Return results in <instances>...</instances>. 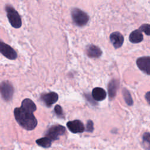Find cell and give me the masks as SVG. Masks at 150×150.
<instances>
[{
  "instance_id": "7",
  "label": "cell",
  "mask_w": 150,
  "mask_h": 150,
  "mask_svg": "<svg viewBox=\"0 0 150 150\" xmlns=\"http://www.w3.org/2000/svg\"><path fill=\"white\" fill-rule=\"evenodd\" d=\"M138 67L147 75L150 74V57L143 56L137 59L136 61Z\"/></svg>"
},
{
  "instance_id": "8",
  "label": "cell",
  "mask_w": 150,
  "mask_h": 150,
  "mask_svg": "<svg viewBox=\"0 0 150 150\" xmlns=\"http://www.w3.org/2000/svg\"><path fill=\"white\" fill-rule=\"evenodd\" d=\"M66 125L69 130L72 133L74 134L81 133L84 132L85 129V127L83 123L79 120L68 121Z\"/></svg>"
},
{
  "instance_id": "6",
  "label": "cell",
  "mask_w": 150,
  "mask_h": 150,
  "mask_svg": "<svg viewBox=\"0 0 150 150\" xmlns=\"http://www.w3.org/2000/svg\"><path fill=\"white\" fill-rule=\"evenodd\" d=\"M0 53L9 60H15L17 57L16 52L9 45L0 39Z\"/></svg>"
},
{
  "instance_id": "20",
  "label": "cell",
  "mask_w": 150,
  "mask_h": 150,
  "mask_svg": "<svg viewBox=\"0 0 150 150\" xmlns=\"http://www.w3.org/2000/svg\"><path fill=\"white\" fill-rule=\"evenodd\" d=\"M86 131L91 132L94 130L93 127V122L91 120H88L86 124Z\"/></svg>"
},
{
  "instance_id": "2",
  "label": "cell",
  "mask_w": 150,
  "mask_h": 150,
  "mask_svg": "<svg viewBox=\"0 0 150 150\" xmlns=\"http://www.w3.org/2000/svg\"><path fill=\"white\" fill-rule=\"evenodd\" d=\"M5 9L11 25L16 29L21 28L22 26V20L17 11L10 5H6Z\"/></svg>"
},
{
  "instance_id": "4",
  "label": "cell",
  "mask_w": 150,
  "mask_h": 150,
  "mask_svg": "<svg viewBox=\"0 0 150 150\" xmlns=\"http://www.w3.org/2000/svg\"><path fill=\"white\" fill-rule=\"evenodd\" d=\"M66 132V128L61 125H54L51 126L46 131L45 137L49 138L52 141L59 139V137Z\"/></svg>"
},
{
  "instance_id": "19",
  "label": "cell",
  "mask_w": 150,
  "mask_h": 150,
  "mask_svg": "<svg viewBox=\"0 0 150 150\" xmlns=\"http://www.w3.org/2000/svg\"><path fill=\"white\" fill-rule=\"evenodd\" d=\"M54 112H55L56 115L57 117H64V114H63V109H62V107L60 105H56L54 107Z\"/></svg>"
},
{
  "instance_id": "14",
  "label": "cell",
  "mask_w": 150,
  "mask_h": 150,
  "mask_svg": "<svg viewBox=\"0 0 150 150\" xmlns=\"http://www.w3.org/2000/svg\"><path fill=\"white\" fill-rule=\"evenodd\" d=\"M144 36L142 32L139 29L133 30L129 36V40L132 43H138L142 41Z\"/></svg>"
},
{
  "instance_id": "3",
  "label": "cell",
  "mask_w": 150,
  "mask_h": 150,
  "mask_svg": "<svg viewBox=\"0 0 150 150\" xmlns=\"http://www.w3.org/2000/svg\"><path fill=\"white\" fill-rule=\"evenodd\" d=\"M71 15L73 22L78 26L86 25L89 21L88 15L77 8H74L71 9Z\"/></svg>"
},
{
  "instance_id": "11",
  "label": "cell",
  "mask_w": 150,
  "mask_h": 150,
  "mask_svg": "<svg viewBox=\"0 0 150 150\" xmlns=\"http://www.w3.org/2000/svg\"><path fill=\"white\" fill-rule=\"evenodd\" d=\"M86 52L87 56L91 58H98L103 54L100 48L93 44L88 45L86 46Z\"/></svg>"
},
{
  "instance_id": "21",
  "label": "cell",
  "mask_w": 150,
  "mask_h": 150,
  "mask_svg": "<svg viewBox=\"0 0 150 150\" xmlns=\"http://www.w3.org/2000/svg\"><path fill=\"white\" fill-rule=\"evenodd\" d=\"M145 99L146 100L148 103L149 104V103H150V93H149V91H148V92L145 94Z\"/></svg>"
},
{
  "instance_id": "10",
  "label": "cell",
  "mask_w": 150,
  "mask_h": 150,
  "mask_svg": "<svg viewBox=\"0 0 150 150\" xmlns=\"http://www.w3.org/2000/svg\"><path fill=\"white\" fill-rule=\"evenodd\" d=\"M110 42L115 49L120 48L124 43V36L119 32H114L110 35Z\"/></svg>"
},
{
  "instance_id": "5",
  "label": "cell",
  "mask_w": 150,
  "mask_h": 150,
  "mask_svg": "<svg viewBox=\"0 0 150 150\" xmlns=\"http://www.w3.org/2000/svg\"><path fill=\"white\" fill-rule=\"evenodd\" d=\"M13 93V87L9 81H4L0 83V94L5 101H11L12 98Z\"/></svg>"
},
{
  "instance_id": "9",
  "label": "cell",
  "mask_w": 150,
  "mask_h": 150,
  "mask_svg": "<svg viewBox=\"0 0 150 150\" xmlns=\"http://www.w3.org/2000/svg\"><path fill=\"white\" fill-rule=\"evenodd\" d=\"M58 94L53 91L43 93L40 96V99L47 107H51L58 100Z\"/></svg>"
},
{
  "instance_id": "18",
  "label": "cell",
  "mask_w": 150,
  "mask_h": 150,
  "mask_svg": "<svg viewBox=\"0 0 150 150\" xmlns=\"http://www.w3.org/2000/svg\"><path fill=\"white\" fill-rule=\"evenodd\" d=\"M142 32H144L147 36L150 35V25L148 23H145L142 24L139 28Z\"/></svg>"
},
{
  "instance_id": "1",
  "label": "cell",
  "mask_w": 150,
  "mask_h": 150,
  "mask_svg": "<svg viewBox=\"0 0 150 150\" xmlns=\"http://www.w3.org/2000/svg\"><path fill=\"white\" fill-rule=\"evenodd\" d=\"M13 113L16 121L24 129L30 131L36 127L38 121L33 111L21 106L15 108Z\"/></svg>"
},
{
  "instance_id": "17",
  "label": "cell",
  "mask_w": 150,
  "mask_h": 150,
  "mask_svg": "<svg viewBox=\"0 0 150 150\" xmlns=\"http://www.w3.org/2000/svg\"><path fill=\"white\" fill-rule=\"evenodd\" d=\"M142 144L146 150L150 149V134L149 132H145L142 135Z\"/></svg>"
},
{
  "instance_id": "16",
  "label": "cell",
  "mask_w": 150,
  "mask_h": 150,
  "mask_svg": "<svg viewBox=\"0 0 150 150\" xmlns=\"http://www.w3.org/2000/svg\"><path fill=\"white\" fill-rule=\"evenodd\" d=\"M122 94H123V97L126 103V104L129 105V106H131L133 104V100L131 97V95L129 93V91L126 89L125 88H124L122 90Z\"/></svg>"
},
{
  "instance_id": "13",
  "label": "cell",
  "mask_w": 150,
  "mask_h": 150,
  "mask_svg": "<svg viewBox=\"0 0 150 150\" xmlns=\"http://www.w3.org/2000/svg\"><path fill=\"white\" fill-rule=\"evenodd\" d=\"M91 96L93 100L100 101L104 100L106 98L107 93L103 88L101 87H96L93 89Z\"/></svg>"
},
{
  "instance_id": "12",
  "label": "cell",
  "mask_w": 150,
  "mask_h": 150,
  "mask_svg": "<svg viewBox=\"0 0 150 150\" xmlns=\"http://www.w3.org/2000/svg\"><path fill=\"white\" fill-rule=\"evenodd\" d=\"M119 81L116 79H112L108 84V93L110 100L113 99L116 96L117 91L119 87Z\"/></svg>"
},
{
  "instance_id": "15",
  "label": "cell",
  "mask_w": 150,
  "mask_h": 150,
  "mask_svg": "<svg viewBox=\"0 0 150 150\" xmlns=\"http://www.w3.org/2000/svg\"><path fill=\"white\" fill-rule=\"evenodd\" d=\"M36 143L40 146L45 148H49L52 145V141L46 137H44L38 139L36 141Z\"/></svg>"
}]
</instances>
